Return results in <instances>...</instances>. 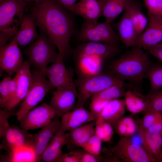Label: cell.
Segmentation results:
<instances>
[{
    "instance_id": "cell-1",
    "label": "cell",
    "mask_w": 162,
    "mask_h": 162,
    "mask_svg": "<svg viewBox=\"0 0 162 162\" xmlns=\"http://www.w3.org/2000/svg\"><path fill=\"white\" fill-rule=\"evenodd\" d=\"M31 13L37 26L58 49L64 59L70 52V41L73 34V19L68 11L55 0H42L35 3Z\"/></svg>"
},
{
    "instance_id": "cell-2",
    "label": "cell",
    "mask_w": 162,
    "mask_h": 162,
    "mask_svg": "<svg viewBox=\"0 0 162 162\" xmlns=\"http://www.w3.org/2000/svg\"><path fill=\"white\" fill-rule=\"evenodd\" d=\"M150 62L143 49L135 46L114 60L108 71L124 82L140 83L145 78Z\"/></svg>"
},
{
    "instance_id": "cell-3",
    "label": "cell",
    "mask_w": 162,
    "mask_h": 162,
    "mask_svg": "<svg viewBox=\"0 0 162 162\" xmlns=\"http://www.w3.org/2000/svg\"><path fill=\"white\" fill-rule=\"evenodd\" d=\"M28 1L3 0L0 3V47L7 44L19 29Z\"/></svg>"
},
{
    "instance_id": "cell-4",
    "label": "cell",
    "mask_w": 162,
    "mask_h": 162,
    "mask_svg": "<svg viewBox=\"0 0 162 162\" xmlns=\"http://www.w3.org/2000/svg\"><path fill=\"white\" fill-rule=\"evenodd\" d=\"M75 84L78 92L77 107L83 106L87 100L94 94L113 85L125 82L108 71L90 77H78Z\"/></svg>"
},
{
    "instance_id": "cell-5",
    "label": "cell",
    "mask_w": 162,
    "mask_h": 162,
    "mask_svg": "<svg viewBox=\"0 0 162 162\" xmlns=\"http://www.w3.org/2000/svg\"><path fill=\"white\" fill-rule=\"evenodd\" d=\"M57 47L41 30L38 38L29 45L26 51L31 65L42 70L55 62L58 54Z\"/></svg>"
},
{
    "instance_id": "cell-6",
    "label": "cell",
    "mask_w": 162,
    "mask_h": 162,
    "mask_svg": "<svg viewBox=\"0 0 162 162\" xmlns=\"http://www.w3.org/2000/svg\"><path fill=\"white\" fill-rule=\"evenodd\" d=\"M31 72L32 78L31 86L16 113L19 121L41 102L48 92L53 88L41 70L37 69Z\"/></svg>"
},
{
    "instance_id": "cell-7",
    "label": "cell",
    "mask_w": 162,
    "mask_h": 162,
    "mask_svg": "<svg viewBox=\"0 0 162 162\" xmlns=\"http://www.w3.org/2000/svg\"><path fill=\"white\" fill-rule=\"evenodd\" d=\"M111 24L106 21L100 22L84 20L78 33V40L82 42H94L117 46L119 39Z\"/></svg>"
},
{
    "instance_id": "cell-8",
    "label": "cell",
    "mask_w": 162,
    "mask_h": 162,
    "mask_svg": "<svg viewBox=\"0 0 162 162\" xmlns=\"http://www.w3.org/2000/svg\"><path fill=\"white\" fill-rule=\"evenodd\" d=\"M116 158L124 162H156L144 147L133 143L129 136L121 138L111 148Z\"/></svg>"
},
{
    "instance_id": "cell-9",
    "label": "cell",
    "mask_w": 162,
    "mask_h": 162,
    "mask_svg": "<svg viewBox=\"0 0 162 162\" xmlns=\"http://www.w3.org/2000/svg\"><path fill=\"white\" fill-rule=\"evenodd\" d=\"M64 59L58 54L55 62L49 66L41 70L53 88L76 89L73 79V72L70 68L65 66Z\"/></svg>"
},
{
    "instance_id": "cell-10",
    "label": "cell",
    "mask_w": 162,
    "mask_h": 162,
    "mask_svg": "<svg viewBox=\"0 0 162 162\" xmlns=\"http://www.w3.org/2000/svg\"><path fill=\"white\" fill-rule=\"evenodd\" d=\"M58 115L50 104L44 103L25 115L19 121L20 127L26 130L42 128Z\"/></svg>"
},
{
    "instance_id": "cell-11",
    "label": "cell",
    "mask_w": 162,
    "mask_h": 162,
    "mask_svg": "<svg viewBox=\"0 0 162 162\" xmlns=\"http://www.w3.org/2000/svg\"><path fill=\"white\" fill-rule=\"evenodd\" d=\"M16 34L8 44L0 47V66L9 76L15 74L24 62Z\"/></svg>"
},
{
    "instance_id": "cell-12",
    "label": "cell",
    "mask_w": 162,
    "mask_h": 162,
    "mask_svg": "<svg viewBox=\"0 0 162 162\" xmlns=\"http://www.w3.org/2000/svg\"><path fill=\"white\" fill-rule=\"evenodd\" d=\"M35 134H31L21 128L10 125L0 136V147L8 152L12 149L22 147H32Z\"/></svg>"
},
{
    "instance_id": "cell-13",
    "label": "cell",
    "mask_w": 162,
    "mask_h": 162,
    "mask_svg": "<svg viewBox=\"0 0 162 162\" xmlns=\"http://www.w3.org/2000/svg\"><path fill=\"white\" fill-rule=\"evenodd\" d=\"M30 66L28 61H25L21 68L15 74L14 77L16 82L17 90L6 105V109L11 111L23 100L28 94L32 81Z\"/></svg>"
},
{
    "instance_id": "cell-14",
    "label": "cell",
    "mask_w": 162,
    "mask_h": 162,
    "mask_svg": "<svg viewBox=\"0 0 162 162\" xmlns=\"http://www.w3.org/2000/svg\"><path fill=\"white\" fill-rule=\"evenodd\" d=\"M120 52L117 46L94 42H82L73 51L75 58L83 55H91L104 60L114 56Z\"/></svg>"
},
{
    "instance_id": "cell-15",
    "label": "cell",
    "mask_w": 162,
    "mask_h": 162,
    "mask_svg": "<svg viewBox=\"0 0 162 162\" xmlns=\"http://www.w3.org/2000/svg\"><path fill=\"white\" fill-rule=\"evenodd\" d=\"M96 121L94 116L83 107L74 109L62 114L58 130L70 131L85 124Z\"/></svg>"
},
{
    "instance_id": "cell-16",
    "label": "cell",
    "mask_w": 162,
    "mask_h": 162,
    "mask_svg": "<svg viewBox=\"0 0 162 162\" xmlns=\"http://www.w3.org/2000/svg\"><path fill=\"white\" fill-rule=\"evenodd\" d=\"M77 97V89H57L53 92L50 104L58 113L62 115L76 107Z\"/></svg>"
},
{
    "instance_id": "cell-17",
    "label": "cell",
    "mask_w": 162,
    "mask_h": 162,
    "mask_svg": "<svg viewBox=\"0 0 162 162\" xmlns=\"http://www.w3.org/2000/svg\"><path fill=\"white\" fill-rule=\"evenodd\" d=\"M147 27L139 36L136 46L147 50L162 41V19L148 17Z\"/></svg>"
},
{
    "instance_id": "cell-18",
    "label": "cell",
    "mask_w": 162,
    "mask_h": 162,
    "mask_svg": "<svg viewBox=\"0 0 162 162\" xmlns=\"http://www.w3.org/2000/svg\"><path fill=\"white\" fill-rule=\"evenodd\" d=\"M116 28L119 40L125 47L129 48L136 46L139 37L128 6L118 22Z\"/></svg>"
},
{
    "instance_id": "cell-19",
    "label": "cell",
    "mask_w": 162,
    "mask_h": 162,
    "mask_svg": "<svg viewBox=\"0 0 162 162\" xmlns=\"http://www.w3.org/2000/svg\"><path fill=\"white\" fill-rule=\"evenodd\" d=\"M60 121L56 116L37 133L35 134L33 148L36 154L37 162L42 155L60 126Z\"/></svg>"
},
{
    "instance_id": "cell-20",
    "label": "cell",
    "mask_w": 162,
    "mask_h": 162,
    "mask_svg": "<svg viewBox=\"0 0 162 162\" xmlns=\"http://www.w3.org/2000/svg\"><path fill=\"white\" fill-rule=\"evenodd\" d=\"M35 17L31 13L24 14L16 35L18 44L21 48L31 44L38 37Z\"/></svg>"
},
{
    "instance_id": "cell-21",
    "label": "cell",
    "mask_w": 162,
    "mask_h": 162,
    "mask_svg": "<svg viewBox=\"0 0 162 162\" xmlns=\"http://www.w3.org/2000/svg\"><path fill=\"white\" fill-rule=\"evenodd\" d=\"M104 2V0H80L73 5L70 12L81 16L84 20L97 21L102 16Z\"/></svg>"
},
{
    "instance_id": "cell-22",
    "label": "cell",
    "mask_w": 162,
    "mask_h": 162,
    "mask_svg": "<svg viewBox=\"0 0 162 162\" xmlns=\"http://www.w3.org/2000/svg\"><path fill=\"white\" fill-rule=\"evenodd\" d=\"M76 58V69L78 77H90L102 72L104 59L91 55L81 56Z\"/></svg>"
},
{
    "instance_id": "cell-23",
    "label": "cell",
    "mask_w": 162,
    "mask_h": 162,
    "mask_svg": "<svg viewBox=\"0 0 162 162\" xmlns=\"http://www.w3.org/2000/svg\"><path fill=\"white\" fill-rule=\"evenodd\" d=\"M69 139V133L58 130L43 152L40 161L57 162L63 154V147L67 144Z\"/></svg>"
},
{
    "instance_id": "cell-24",
    "label": "cell",
    "mask_w": 162,
    "mask_h": 162,
    "mask_svg": "<svg viewBox=\"0 0 162 162\" xmlns=\"http://www.w3.org/2000/svg\"><path fill=\"white\" fill-rule=\"evenodd\" d=\"M138 132L147 152L156 162H162V136L150 133L140 125Z\"/></svg>"
},
{
    "instance_id": "cell-25",
    "label": "cell",
    "mask_w": 162,
    "mask_h": 162,
    "mask_svg": "<svg viewBox=\"0 0 162 162\" xmlns=\"http://www.w3.org/2000/svg\"><path fill=\"white\" fill-rule=\"evenodd\" d=\"M125 107L124 100L118 99L110 100L105 106L100 116L112 124L123 117Z\"/></svg>"
},
{
    "instance_id": "cell-26",
    "label": "cell",
    "mask_w": 162,
    "mask_h": 162,
    "mask_svg": "<svg viewBox=\"0 0 162 162\" xmlns=\"http://www.w3.org/2000/svg\"><path fill=\"white\" fill-rule=\"evenodd\" d=\"M95 122L93 121L69 131L68 141H70L73 144L81 147L95 134Z\"/></svg>"
},
{
    "instance_id": "cell-27",
    "label": "cell",
    "mask_w": 162,
    "mask_h": 162,
    "mask_svg": "<svg viewBox=\"0 0 162 162\" xmlns=\"http://www.w3.org/2000/svg\"><path fill=\"white\" fill-rule=\"evenodd\" d=\"M102 16L106 21L113 22L128 8L130 0H105Z\"/></svg>"
},
{
    "instance_id": "cell-28",
    "label": "cell",
    "mask_w": 162,
    "mask_h": 162,
    "mask_svg": "<svg viewBox=\"0 0 162 162\" xmlns=\"http://www.w3.org/2000/svg\"><path fill=\"white\" fill-rule=\"evenodd\" d=\"M2 160L6 162H37L36 154L32 147L15 148L8 152V154Z\"/></svg>"
},
{
    "instance_id": "cell-29",
    "label": "cell",
    "mask_w": 162,
    "mask_h": 162,
    "mask_svg": "<svg viewBox=\"0 0 162 162\" xmlns=\"http://www.w3.org/2000/svg\"><path fill=\"white\" fill-rule=\"evenodd\" d=\"M150 85L149 93L156 92L162 89V63L151 62L145 76Z\"/></svg>"
},
{
    "instance_id": "cell-30",
    "label": "cell",
    "mask_w": 162,
    "mask_h": 162,
    "mask_svg": "<svg viewBox=\"0 0 162 162\" xmlns=\"http://www.w3.org/2000/svg\"><path fill=\"white\" fill-rule=\"evenodd\" d=\"M17 90L16 80L9 76L4 78L0 82V106L5 108Z\"/></svg>"
},
{
    "instance_id": "cell-31",
    "label": "cell",
    "mask_w": 162,
    "mask_h": 162,
    "mask_svg": "<svg viewBox=\"0 0 162 162\" xmlns=\"http://www.w3.org/2000/svg\"><path fill=\"white\" fill-rule=\"evenodd\" d=\"M116 133L123 136H130L138 131L139 127L130 117H122L112 124Z\"/></svg>"
},
{
    "instance_id": "cell-32",
    "label": "cell",
    "mask_w": 162,
    "mask_h": 162,
    "mask_svg": "<svg viewBox=\"0 0 162 162\" xmlns=\"http://www.w3.org/2000/svg\"><path fill=\"white\" fill-rule=\"evenodd\" d=\"M125 84H116L111 86L92 96L91 100H101L110 101L119 99L124 96L126 91Z\"/></svg>"
},
{
    "instance_id": "cell-33",
    "label": "cell",
    "mask_w": 162,
    "mask_h": 162,
    "mask_svg": "<svg viewBox=\"0 0 162 162\" xmlns=\"http://www.w3.org/2000/svg\"><path fill=\"white\" fill-rule=\"evenodd\" d=\"M124 96L126 107L130 112L136 114L146 111V104L144 99L137 96L130 90L126 91Z\"/></svg>"
},
{
    "instance_id": "cell-34",
    "label": "cell",
    "mask_w": 162,
    "mask_h": 162,
    "mask_svg": "<svg viewBox=\"0 0 162 162\" xmlns=\"http://www.w3.org/2000/svg\"><path fill=\"white\" fill-rule=\"evenodd\" d=\"M95 122V134L102 142L110 141L113 135V128L110 123L104 120L100 116Z\"/></svg>"
},
{
    "instance_id": "cell-35",
    "label": "cell",
    "mask_w": 162,
    "mask_h": 162,
    "mask_svg": "<svg viewBox=\"0 0 162 162\" xmlns=\"http://www.w3.org/2000/svg\"><path fill=\"white\" fill-rule=\"evenodd\" d=\"M144 99L146 104L145 112H162V89L154 93H148Z\"/></svg>"
},
{
    "instance_id": "cell-36",
    "label": "cell",
    "mask_w": 162,
    "mask_h": 162,
    "mask_svg": "<svg viewBox=\"0 0 162 162\" xmlns=\"http://www.w3.org/2000/svg\"><path fill=\"white\" fill-rule=\"evenodd\" d=\"M147 16L162 19V0H144Z\"/></svg>"
},
{
    "instance_id": "cell-37",
    "label": "cell",
    "mask_w": 162,
    "mask_h": 162,
    "mask_svg": "<svg viewBox=\"0 0 162 162\" xmlns=\"http://www.w3.org/2000/svg\"><path fill=\"white\" fill-rule=\"evenodd\" d=\"M102 142L100 139L94 134L81 148L96 156L100 157Z\"/></svg>"
},
{
    "instance_id": "cell-38",
    "label": "cell",
    "mask_w": 162,
    "mask_h": 162,
    "mask_svg": "<svg viewBox=\"0 0 162 162\" xmlns=\"http://www.w3.org/2000/svg\"><path fill=\"white\" fill-rule=\"evenodd\" d=\"M140 124L143 128L147 129L154 124L162 119L160 112L148 111L145 112Z\"/></svg>"
},
{
    "instance_id": "cell-39",
    "label": "cell",
    "mask_w": 162,
    "mask_h": 162,
    "mask_svg": "<svg viewBox=\"0 0 162 162\" xmlns=\"http://www.w3.org/2000/svg\"><path fill=\"white\" fill-rule=\"evenodd\" d=\"M91 100L89 106V111L95 117L96 120L100 116L105 106L109 101L98 99Z\"/></svg>"
},
{
    "instance_id": "cell-40",
    "label": "cell",
    "mask_w": 162,
    "mask_h": 162,
    "mask_svg": "<svg viewBox=\"0 0 162 162\" xmlns=\"http://www.w3.org/2000/svg\"><path fill=\"white\" fill-rule=\"evenodd\" d=\"M82 152L77 150L62 154L57 162H80Z\"/></svg>"
},
{
    "instance_id": "cell-41",
    "label": "cell",
    "mask_w": 162,
    "mask_h": 162,
    "mask_svg": "<svg viewBox=\"0 0 162 162\" xmlns=\"http://www.w3.org/2000/svg\"><path fill=\"white\" fill-rule=\"evenodd\" d=\"M136 13L138 22L136 31L139 37L147 27L148 24V18L143 14L138 4L136 7Z\"/></svg>"
},
{
    "instance_id": "cell-42",
    "label": "cell",
    "mask_w": 162,
    "mask_h": 162,
    "mask_svg": "<svg viewBox=\"0 0 162 162\" xmlns=\"http://www.w3.org/2000/svg\"><path fill=\"white\" fill-rule=\"evenodd\" d=\"M12 115L11 111L6 109L0 110V136H1L4 130L10 126L8 120Z\"/></svg>"
},
{
    "instance_id": "cell-43",
    "label": "cell",
    "mask_w": 162,
    "mask_h": 162,
    "mask_svg": "<svg viewBox=\"0 0 162 162\" xmlns=\"http://www.w3.org/2000/svg\"><path fill=\"white\" fill-rule=\"evenodd\" d=\"M147 50L162 63V48L160 43L149 47Z\"/></svg>"
},
{
    "instance_id": "cell-44",
    "label": "cell",
    "mask_w": 162,
    "mask_h": 162,
    "mask_svg": "<svg viewBox=\"0 0 162 162\" xmlns=\"http://www.w3.org/2000/svg\"><path fill=\"white\" fill-rule=\"evenodd\" d=\"M100 161V157L96 156L84 150L83 151L82 150L80 162H98Z\"/></svg>"
},
{
    "instance_id": "cell-45",
    "label": "cell",
    "mask_w": 162,
    "mask_h": 162,
    "mask_svg": "<svg viewBox=\"0 0 162 162\" xmlns=\"http://www.w3.org/2000/svg\"><path fill=\"white\" fill-rule=\"evenodd\" d=\"M147 130L150 133L158 134L162 136V119L154 124Z\"/></svg>"
},
{
    "instance_id": "cell-46",
    "label": "cell",
    "mask_w": 162,
    "mask_h": 162,
    "mask_svg": "<svg viewBox=\"0 0 162 162\" xmlns=\"http://www.w3.org/2000/svg\"><path fill=\"white\" fill-rule=\"evenodd\" d=\"M64 9L70 12L73 5L78 0H55Z\"/></svg>"
},
{
    "instance_id": "cell-47",
    "label": "cell",
    "mask_w": 162,
    "mask_h": 162,
    "mask_svg": "<svg viewBox=\"0 0 162 162\" xmlns=\"http://www.w3.org/2000/svg\"><path fill=\"white\" fill-rule=\"evenodd\" d=\"M24 1H33L35 2V3L39 2L41 1L42 0H24Z\"/></svg>"
},
{
    "instance_id": "cell-48",
    "label": "cell",
    "mask_w": 162,
    "mask_h": 162,
    "mask_svg": "<svg viewBox=\"0 0 162 162\" xmlns=\"http://www.w3.org/2000/svg\"><path fill=\"white\" fill-rule=\"evenodd\" d=\"M160 112V114H161V116L162 118V112Z\"/></svg>"
},
{
    "instance_id": "cell-49",
    "label": "cell",
    "mask_w": 162,
    "mask_h": 162,
    "mask_svg": "<svg viewBox=\"0 0 162 162\" xmlns=\"http://www.w3.org/2000/svg\"><path fill=\"white\" fill-rule=\"evenodd\" d=\"M81 1H88V0H79Z\"/></svg>"
},
{
    "instance_id": "cell-50",
    "label": "cell",
    "mask_w": 162,
    "mask_h": 162,
    "mask_svg": "<svg viewBox=\"0 0 162 162\" xmlns=\"http://www.w3.org/2000/svg\"><path fill=\"white\" fill-rule=\"evenodd\" d=\"M161 44V47H162V43H161V44Z\"/></svg>"
},
{
    "instance_id": "cell-51",
    "label": "cell",
    "mask_w": 162,
    "mask_h": 162,
    "mask_svg": "<svg viewBox=\"0 0 162 162\" xmlns=\"http://www.w3.org/2000/svg\"><path fill=\"white\" fill-rule=\"evenodd\" d=\"M3 0H0V2H2V1Z\"/></svg>"
},
{
    "instance_id": "cell-52",
    "label": "cell",
    "mask_w": 162,
    "mask_h": 162,
    "mask_svg": "<svg viewBox=\"0 0 162 162\" xmlns=\"http://www.w3.org/2000/svg\"><path fill=\"white\" fill-rule=\"evenodd\" d=\"M104 1H105V0H104Z\"/></svg>"
}]
</instances>
